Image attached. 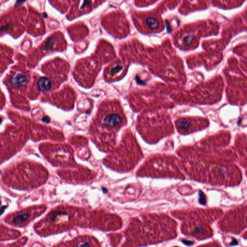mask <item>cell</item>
<instances>
[{
  "mask_svg": "<svg viewBox=\"0 0 247 247\" xmlns=\"http://www.w3.org/2000/svg\"><path fill=\"white\" fill-rule=\"evenodd\" d=\"M126 123V116L118 101L101 103L92 126V134L96 143L107 150L116 143V133Z\"/></svg>",
  "mask_w": 247,
  "mask_h": 247,
  "instance_id": "6da1fadb",
  "label": "cell"
},
{
  "mask_svg": "<svg viewBox=\"0 0 247 247\" xmlns=\"http://www.w3.org/2000/svg\"><path fill=\"white\" fill-rule=\"evenodd\" d=\"M84 211L72 207H61L50 212L34 225L36 232L41 236L56 234L70 228L75 225L77 218L80 217Z\"/></svg>",
  "mask_w": 247,
  "mask_h": 247,
  "instance_id": "7a4b0ae2",
  "label": "cell"
},
{
  "mask_svg": "<svg viewBox=\"0 0 247 247\" xmlns=\"http://www.w3.org/2000/svg\"><path fill=\"white\" fill-rule=\"evenodd\" d=\"M44 210L43 207H31L8 214L5 221L13 226L24 227L43 213Z\"/></svg>",
  "mask_w": 247,
  "mask_h": 247,
  "instance_id": "3957f363",
  "label": "cell"
},
{
  "mask_svg": "<svg viewBox=\"0 0 247 247\" xmlns=\"http://www.w3.org/2000/svg\"><path fill=\"white\" fill-rule=\"evenodd\" d=\"M53 247H101L98 241L93 236L81 235L71 240L65 241Z\"/></svg>",
  "mask_w": 247,
  "mask_h": 247,
  "instance_id": "277c9868",
  "label": "cell"
},
{
  "mask_svg": "<svg viewBox=\"0 0 247 247\" xmlns=\"http://www.w3.org/2000/svg\"><path fill=\"white\" fill-rule=\"evenodd\" d=\"M31 78L27 74L16 73L12 75L8 79L9 86L16 91H22L25 90L29 84L30 83Z\"/></svg>",
  "mask_w": 247,
  "mask_h": 247,
  "instance_id": "5b68a950",
  "label": "cell"
},
{
  "mask_svg": "<svg viewBox=\"0 0 247 247\" xmlns=\"http://www.w3.org/2000/svg\"><path fill=\"white\" fill-rule=\"evenodd\" d=\"M21 235L19 231L9 228L2 224H0V241L9 240L19 238Z\"/></svg>",
  "mask_w": 247,
  "mask_h": 247,
  "instance_id": "8992f818",
  "label": "cell"
},
{
  "mask_svg": "<svg viewBox=\"0 0 247 247\" xmlns=\"http://www.w3.org/2000/svg\"><path fill=\"white\" fill-rule=\"evenodd\" d=\"M11 50L8 49V48L4 46H0V72L3 71V69H5L6 65L11 63L9 58H7V56H11Z\"/></svg>",
  "mask_w": 247,
  "mask_h": 247,
  "instance_id": "52a82bcc",
  "label": "cell"
},
{
  "mask_svg": "<svg viewBox=\"0 0 247 247\" xmlns=\"http://www.w3.org/2000/svg\"><path fill=\"white\" fill-rule=\"evenodd\" d=\"M37 86L39 90L43 92L48 91L52 87L50 80L46 77H41L37 82Z\"/></svg>",
  "mask_w": 247,
  "mask_h": 247,
  "instance_id": "ba28073f",
  "label": "cell"
},
{
  "mask_svg": "<svg viewBox=\"0 0 247 247\" xmlns=\"http://www.w3.org/2000/svg\"><path fill=\"white\" fill-rule=\"evenodd\" d=\"M147 25L152 29H154L158 25V22L156 19L153 18H148L146 19Z\"/></svg>",
  "mask_w": 247,
  "mask_h": 247,
  "instance_id": "9c48e42d",
  "label": "cell"
},
{
  "mask_svg": "<svg viewBox=\"0 0 247 247\" xmlns=\"http://www.w3.org/2000/svg\"><path fill=\"white\" fill-rule=\"evenodd\" d=\"M193 40V36H188L184 38L183 40V43L185 45L189 44Z\"/></svg>",
  "mask_w": 247,
  "mask_h": 247,
  "instance_id": "30bf717a",
  "label": "cell"
}]
</instances>
